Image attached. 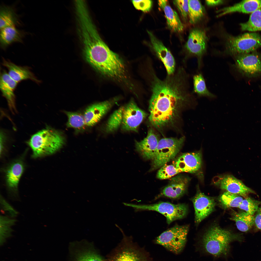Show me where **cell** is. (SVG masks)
Instances as JSON below:
<instances>
[{"label": "cell", "mask_w": 261, "mask_h": 261, "mask_svg": "<svg viewBox=\"0 0 261 261\" xmlns=\"http://www.w3.org/2000/svg\"><path fill=\"white\" fill-rule=\"evenodd\" d=\"M67 118L66 125L68 128H74L77 131H81L86 126L83 115L77 112L65 111Z\"/></svg>", "instance_id": "4dcf8cb0"}, {"label": "cell", "mask_w": 261, "mask_h": 261, "mask_svg": "<svg viewBox=\"0 0 261 261\" xmlns=\"http://www.w3.org/2000/svg\"><path fill=\"white\" fill-rule=\"evenodd\" d=\"M218 185L222 189L244 198L250 194H255V192L245 185L240 180L231 175H226L221 178Z\"/></svg>", "instance_id": "ac0fdd59"}, {"label": "cell", "mask_w": 261, "mask_h": 261, "mask_svg": "<svg viewBox=\"0 0 261 261\" xmlns=\"http://www.w3.org/2000/svg\"><path fill=\"white\" fill-rule=\"evenodd\" d=\"M150 75L152 95L149 120L155 127L161 129L174 123L182 106L190 102L192 97L188 91L186 74L182 70L163 80L153 70Z\"/></svg>", "instance_id": "6da1fadb"}, {"label": "cell", "mask_w": 261, "mask_h": 261, "mask_svg": "<svg viewBox=\"0 0 261 261\" xmlns=\"http://www.w3.org/2000/svg\"><path fill=\"white\" fill-rule=\"evenodd\" d=\"M119 228L122 233L123 239L103 261H154L144 248L133 242L132 236H126Z\"/></svg>", "instance_id": "5b68a950"}, {"label": "cell", "mask_w": 261, "mask_h": 261, "mask_svg": "<svg viewBox=\"0 0 261 261\" xmlns=\"http://www.w3.org/2000/svg\"><path fill=\"white\" fill-rule=\"evenodd\" d=\"M173 3L183 20L186 21L188 17V0H174Z\"/></svg>", "instance_id": "f35d334b"}, {"label": "cell", "mask_w": 261, "mask_h": 261, "mask_svg": "<svg viewBox=\"0 0 261 261\" xmlns=\"http://www.w3.org/2000/svg\"><path fill=\"white\" fill-rule=\"evenodd\" d=\"M75 261H103V259L95 250L85 249L79 252Z\"/></svg>", "instance_id": "e575fe53"}, {"label": "cell", "mask_w": 261, "mask_h": 261, "mask_svg": "<svg viewBox=\"0 0 261 261\" xmlns=\"http://www.w3.org/2000/svg\"><path fill=\"white\" fill-rule=\"evenodd\" d=\"M194 91L199 97H205L210 98L216 97L207 88L204 78L201 73L193 77Z\"/></svg>", "instance_id": "f546056e"}, {"label": "cell", "mask_w": 261, "mask_h": 261, "mask_svg": "<svg viewBox=\"0 0 261 261\" xmlns=\"http://www.w3.org/2000/svg\"><path fill=\"white\" fill-rule=\"evenodd\" d=\"M184 137L178 138H164L159 140L155 154L152 160L153 168H160L174 159L184 141Z\"/></svg>", "instance_id": "ba28073f"}, {"label": "cell", "mask_w": 261, "mask_h": 261, "mask_svg": "<svg viewBox=\"0 0 261 261\" xmlns=\"http://www.w3.org/2000/svg\"><path fill=\"white\" fill-rule=\"evenodd\" d=\"M83 51L87 61L97 71L106 77L129 85L123 61L102 39L95 41Z\"/></svg>", "instance_id": "7a4b0ae2"}, {"label": "cell", "mask_w": 261, "mask_h": 261, "mask_svg": "<svg viewBox=\"0 0 261 261\" xmlns=\"http://www.w3.org/2000/svg\"><path fill=\"white\" fill-rule=\"evenodd\" d=\"M254 216L245 212H235L232 214L230 219L234 221L239 231L244 232L248 231L254 225Z\"/></svg>", "instance_id": "4316f807"}, {"label": "cell", "mask_w": 261, "mask_h": 261, "mask_svg": "<svg viewBox=\"0 0 261 261\" xmlns=\"http://www.w3.org/2000/svg\"><path fill=\"white\" fill-rule=\"evenodd\" d=\"M0 244L2 245L6 239L10 237L13 230L11 228L16 220L6 216H0Z\"/></svg>", "instance_id": "1f68e13d"}, {"label": "cell", "mask_w": 261, "mask_h": 261, "mask_svg": "<svg viewBox=\"0 0 261 261\" xmlns=\"http://www.w3.org/2000/svg\"><path fill=\"white\" fill-rule=\"evenodd\" d=\"M207 39L204 30L195 28L190 32L185 44L189 53L197 57L199 69L201 66L202 57L206 51Z\"/></svg>", "instance_id": "7c38bea8"}, {"label": "cell", "mask_w": 261, "mask_h": 261, "mask_svg": "<svg viewBox=\"0 0 261 261\" xmlns=\"http://www.w3.org/2000/svg\"><path fill=\"white\" fill-rule=\"evenodd\" d=\"M118 98L94 103L87 107L83 114L86 126H94L97 123L118 101Z\"/></svg>", "instance_id": "4fadbf2b"}, {"label": "cell", "mask_w": 261, "mask_h": 261, "mask_svg": "<svg viewBox=\"0 0 261 261\" xmlns=\"http://www.w3.org/2000/svg\"><path fill=\"white\" fill-rule=\"evenodd\" d=\"M261 204V202L247 196L243 199L238 208L247 213L254 215Z\"/></svg>", "instance_id": "d590c367"}, {"label": "cell", "mask_w": 261, "mask_h": 261, "mask_svg": "<svg viewBox=\"0 0 261 261\" xmlns=\"http://www.w3.org/2000/svg\"><path fill=\"white\" fill-rule=\"evenodd\" d=\"M65 140L61 132L47 127L32 136L28 144L33 157L37 158L55 153L63 145Z\"/></svg>", "instance_id": "277c9868"}, {"label": "cell", "mask_w": 261, "mask_h": 261, "mask_svg": "<svg viewBox=\"0 0 261 261\" xmlns=\"http://www.w3.org/2000/svg\"><path fill=\"white\" fill-rule=\"evenodd\" d=\"M234 58V67L241 75L249 78L261 75V52L256 51Z\"/></svg>", "instance_id": "30bf717a"}, {"label": "cell", "mask_w": 261, "mask_h": 261, "mask_svg": "<svg viewBox=\"0 0 261 261\" xmlns=\"http://www.w3.org/2000/svg\"><path fill=\"white\" fill-rule=\"evenodd\" d=\"M147 32L153 50L157 56L164 64L168 75L173 74L175 72V62L171 53L152 32L149 31Z\"/></svg>", "instance_id": "9a60e30c"}, {"label": "cell", "mask_w": 261, "mask_h": 261, "mask_svg": "<svg viewBox=\"0 0 261 261\" xmlns=\"http://www.w3.org/2000/svg\"><path fill=\"white\" fill-rule=\"evenodd\" d=\"M147 115L133 100H131L123 107L122 129L124 131H137L138 127Z\"/></svg>", "instance_id": "8fae6325"}, {"label": "cell", "mask_w": 261, "mask_h": 261, "mask_svg": "<svg viewBox=\"0 0 261 261\" xmlns=\"http://www.w3.org/2000/svg\"><path fill=\"white\" fill-rule=\"evenodd\" d=\"M261 8V0H245L233 5L224 8L217 11L219 17L235 12L249 13Z\"/></svg>", "instance_id": "44dd1931"}, {"label": "cell", "mask_w": 261, "mask_h": 261, "mask_svg": "<svg viewBox=\"0 0 261 261\" xmlns=\"http://www.w3.org/2000/svg\"><path fill=\"white\" fill-rule=\"evenodd\" d=\"M131 1L136 9L145 12L150 11L152 4V1L150 0H132Z\"/></svg>", "instance_id": "ab89813d"}, {"label": "cell", "mask_w": 261, "mask_h": 261, "mask_svg": "<svg viewBox=\"0 0 261 261\" xmlns=\"http://www.w3.org/2000/svg\"><path fill=\"white\" fill-rule=\"evenodd\" d=\"M243 200L239 195L226 191L221 196L220 201L226 207H238Z\"/></svg>", "instance_id": "836d02e7"}, {"label": "cell", "mask_w": 261, "mask_h": 261, "mask_svg": "<svg viewBox=\"0 0 261 261\" xmlns=\"http://www.w3.org/2000/svg\"><path fill=\"white\" fill-rule=\"evenodd\" d=\"M242 234L214 225L209 228L203 235L200 246L204 252L216 257H226L230 252V244L234 241H241Z\"/></svg>", "instance_id": "3957f363"}, {"label": "cell", "mask_w": 261, "mask_h": 261, "mask_svg": "<svg viewBox=\"0 0 261 261\" xmlns=\"http://www.w3.org/2000/svg\"><path fill=\"white\" fill-rule=\"evenodd\" d=\"M188 17L189 22L195 24L203 16L205 10L201 2L197 0H188Z\"/></svg>", "instance_id": "83f0119b"}, {"label": "cell", "mask_w": 261, "mask_h": 261, "mask_svg": "<svg viewBox=\"0 0 261 261\" xmlns=\"http://www.w3.org/2000/svg\"><path fill=\"white\" fill-rule=\"evenodd\" d=\"M123 107H121L115 111L110 116L105 126V130L106 132H114L121 126Z\"/></svg>", "instance_id": "d6a6232c"}, {"label": "cell", "mask_w": 261, "mask_h": 261, "mask_svg": "<svg viewBox=\"0 0 261 261\" xmlns=\"http://www.w3.org/2000/svg\"></svg>", "instance_id": "7bdbcfd3"}, {"label": "cell", "mask_w": 261, "mask_h": 261, "mask_svg": "<svg viewBox=\"0 0 261 261\" xmlns=\"http://www.w3.org/2000/svg\"><path fill=\"white\" fill-rule=\"evenodd\" d=\"M201 151L185 153L180 156L174 164L181 172H195L201 168L202 164Z\"/></svg>", "instance_id": "2e32d148"}, {"label": "cell", "mask_w": 261, "mask_h": 261, "mask_svg": "<svg viewBox=\"0 0 261 261\" xmlns=\"http://www.w3.org/2000/svg\"><path fill=\"white\" fill-rule=\"evenodd\" d=\"M128 206L133 207L137 211L145 210L158 212L166 217L168 224L175 220L184 218L188 210V206L185 204H174L167 202H160L148 205L128 203Z\"/></svg>", "instance_id": "9c48e42d"}, {"label": "cell", "mask_w": 261, "mask_h": 261, "mask_svg": "<svg viewBox=\"0 0 261 261\" xmlns=\"http://www.w3.org/2000/svg\"><path fill=\"white\" fill-rule=\"evenodd\" d=\"M261 47V35L255 32L247 33L237 36H228L225 52L234 57L256 51Z\"/></svg>", "instance_id": "8992f818"}, {"label": "cell", "mask_w": 261, "mask_h": 261, "mask_svg": "<svg viewBox=\"0 0 261 261\" xmlns=\"http://www.w3.org/2000/svg\"><path fill=\"white\" fill-rule=\"evenodd\" d=\"M21 24L19 16L13 7L5 5L0 6V29L7 26L19 25Z\"/></svg>", "instance_id": "484cf974"}, {"label": "cell", "mask_w": 261, "mask_h": 261, "mask_svg": "<svg viewBox=\"0 0 261 261\" xmlns=\"http://www.w3.org/2000/svg\"><path fill=\"white\" fill-rule=\"evenodd\" d=\"M188 180L183 176H178L172 178L157 197L162 196L176 199L181 197L187 190Z\"/></svg>", "instance_id": "d6986e66"}, {"label": "cell", "mask_w": 261, "mask_h": 261, "mask_svg": "<svg viewBox=\"0 0 261 261\" xmlns=\"http://www.w3.org/2000/svg\"><path fill=\"white\" fill-rule=\"evenodd\" d=\"M192 200L195 209V222L198 224L214 210L216 203L214 199L199 190Z\"/></svg>", "instance_id": "5bb4252c"}, {"label": "cell", "mask_w": 261, "mask_h": 261, "mask_svg": "<svg viewBox=\"0 0 261 261\" xmlns=\"http://www.w3.org/2000/svg\"><path fill=\"white\" fill-rule=\"evenodd\" d=\"M0 205L2 213L6 216L14 218L17 216L19 213L5 199L0 196Z\"/></svg>", "instance_id": "74e56055"}, {"label": "cell", "mask_w": 261, "mask_h": 261, "mask_svg": "<svg viewBox=\"0 0 261 261\" xmlns=\"http://www.w3.org/2000/svg\"><path fill=\"white\" fill-rule=\"evenodd\" d=\"M240 25L243 31H261V8L251 13L247 21Z\"/></svg>", "instance_id": "f1b7e54d"}, {"label": "cell", "mask_w": 261, "mask_h": 261, "mask_svg": "<svg viewBox=\"0 0 261 261\" xmlns=\"http://www.w3.org/2000/svg\"><path fill=\"white\" fill-rule=\"evenodd\" d=\"M206 4L209 6H215L222 3L223 1L222 0H206Z\"/></svg>", "instance_id": "b9f144b4"}, {"label": "cell", "mask_w": 261, "mask_h": 261, "mask_svg": "<svg viewBox=\"0 0 261 261\" xmlns=\"http://www.w3.org/2000/svg\"><path fill=\"white\" fill-rule=\"evenodd\" d=\"M18 83L12 79L5 70L2 71L0 76V90L10 106L14 108L15 99L14 91Z\"/></svg>", "instance_id": "cb8c5ba5"}, {"label": "cell", "mask_w": 261, "mask_h": 261, "mask_svg": "<svg viewBox=\"0 0 261 261\" xmlns=\"http://www.w3.org/2000/svg\"><path fill=\"white\" fill-rule=\"evenodd\" d=\"M159 140L154 130L150 129L145 138L140 141H136V150L143 158L152 160Z\"/></svg>", "instance_id": "e0dca14e"}, {"label": "cell", "mask_w": 261, "mask_h": 261, "mask_svg": "<svg viewBox=\"0 0 261 261\" xmlns=\"http://www.w3.org/2000/svg\"><path fill=\"white\" fill-rule=\"evenodd\" d=\"M2 64L8 69V73L9 76L17 83L27 80H31L37 83L40 82V81L27 67L17 65L4 59Z\"/></svg>", "instance_id": "ffe728a7"}, {"label": "cell", "mask_w": 261, "mask_h": 261, "mask_svg": "<svg viewBox=\"0 0 261 261\" xmlns=\"http://www.w3.org/2000/svg\"><path fill=\"white\" fill-rule=\"evenodd\" d=\"M24 166L21 161L13 163L7 169L6 174L8 186L11 191L17 190L19 182L24 171Z\"/></svg>", "instance_id": "d4e9b609"}, {"label": "cell", "mask_w": 261, "mask_h": 261, "mask_svg": "<svg viewBox=\"0 0 261 261\" xmlns=\"http://www.w3.org/2000/svg\"><path fill=\"white\" fill-rule=\"evenodd\" d=\"M26 33L24 31L18 29L14 26H7L1 29L0 47L5 49L13 43H22V39Z\"/></svg>", "instance_id": "7402d4cb"}, {"label": "cell", "mask_w": 261, "mask_h": 261, "mask_svg": "<svg viewBox=\"0 0 261 261\" xmlns=\"http://www.w3.org/2000/svg\"><path fill=\"white\" fill-rule=\"evenodd\" d=\"M158 3L159 6L164 11L168 26L170 30L175 32H181L184 29L183 25L177 13L168 5V1L159 0Z\"/></svg>", "instance_id": "603a6c76"}, {"label": "cell", "mask_w": 261, "mask_h": 261, "mask_svg": "<svg viewBox=\"0 0 261 261\" xmlns=\"http://www.w3.org/2000/svg\"><path fill=\"white\" fill-rule=\"evenodd\" d=\"M181 172L175 165L166 164L160 167L157 174V178L160 179L169 178Z\"/></svg>", "instance_id": "8d00e7d4"}, {"label": "cell", "mask_w": 261, "mask_h": 261, "mask_svg": "<svg viewBox=\"0 0 261 261\" xmlns=\"http://www.w3.org/2000/svg\"><path fill=\"white\" fill-rule=\"evenodd\" d=\"M254 216V225L257 229L261 230V207H259Z\"/></svg>", "instance_id": "60d3db41"}, {"label": "cell", "mask_w": 261, "mask_h": 261, "mask_svg": "<svg viewBox=\"0 0 261 261\" xmlns=\"http://www.w3.org/2000/svg\"><path fill=\"white\" fill-rule=\"evenodd\" d=\"M189 229L188 225H175L158 236L154 243L175 254H179L185 246Z\"/></svg>", "instance_id": "52a82bcc"}]
</instances>
